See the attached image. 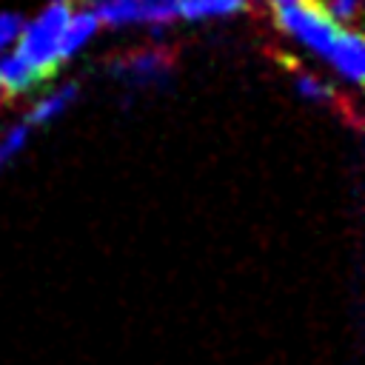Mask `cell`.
I'll use <instances>...</instances> for the list:
<instances>
[{
    "label": "cell",
    "instance_id": "ba28073f",
    "mask_svg": "<svg viewBox=\"0 0 365 365\" xmlns=\"http://www.w3.org/2000/svg\"><path fill=\"white\" fill-rule=\"evenodd\" d=\"M74 97H77V86H74V83H68V86H63V88H57V91L43 94V97L31 106V111H29V117H26V125L31 128V125L51 123L54 117H60V114L71 106Z\"/></svg>",
    "mask_w": 365,
    "mask_h": 365
},
{
    "label": "cell",
    "instance_id": "8992f818",
    "mask_svg": "<svg viewBox=\"0 0 365 365\" xmlns=\"http://www.w3.org/2000/svg\"><path fill=\"white\" fill-rule=\"evenodd\" d=\"M46 80L29 68L17 54H6L0 57V94L6 100H17V97H26L31 91H37Z\"/></svg>",
    "mask_w": 365,
    "mask_h": 365
},
{
    "label": "cell",
    "instance_id": "4fadbf2b",
    "mask_svg": "<svg viewBox=\"0 0 365 365\" xmlns=\"http://www.w3.org/2000/svg\"><path fill=\"white\" fill-rule=\"evenodd\" d=\"M60 3H68V0H60Z\"/></svg>",
    "mask_w": 365,
    "mask_h": 365
},
{
    "label": "cell",
    "instance_id": "7a4b0ae2",
    "mask_svg": "<svg viewBox=\"0 0 365 365\" xmlns=\"http://www.w3.org/2000/svg\"><path fill=\"white\" fill-rule=\"evenodd\" d=\"M274 23L322 57H328L334 40L339 34V26L331 20V14L317 0H299L285 9H274Z\"/></svg>",
    "mask_w": 365,
    "mask_h": 365
},
{
    "label": "cell",
    "instance_id": "30bf717a",
    "mask_svg": "<svg viewBox=\"0 0 365 365\" xmlns=\"http://www.w3.org/2000/svg\"><path fill=\"white\" fill-rule=\"evenodd\" d=\"M26 140H29V125H26V123L11 125V128L0 137V168H6V165L23 151Z\"/></svg>",
    "mask_w": 365,
    "mask_h": 365
},
{
    "label": "cell",
    "instance_id": "9c48e42d",
    "mask_svg": "<svg viewBox=\"0 0 365 365\" xmlns=\"http://www.w3.org/2000/svg\"><path fill=\"white\" fill-rule=\"evenodd\" d=\"M174 3H177V14H182L185 20L225 17V14L245 11L251 6V0H174Z\"/></svg>",
    "mask_w": 365,
    "mask_h": 365
},
{
    "label": "cell",
    "instance_id": "5b68a950",
    "mask_svg": "<svg viewBox=\"0 0 365 365\" xmlns=\"http://www.w3.org/2000/svg\"><path fill=\"white\" fill-rule=\"evenodd\" d=\"M328 60L342 74V80H348L356 88L362 83V74H365V43H362L359 29H345L342 26L331 51H328Z\"/></svg>",
    "mask_w": 365,
    "mask_h": 365
},
{
    "label": "cell",
    "instance_id": "277c9868",
    "mask_svg": "<svg viewBox=\"0 0 365 365\" xmlns=\"http://www.w3.org/2000/svg\"><path fill=\"white\" fill-rule=\"evenodd\" d=\"M100 23L128 26V23H168L177 14L174 0H106L91 9Z\"/></svg>",
    "mask_w": 365,
    "mask_h": 365
},
{
    "label": "cell",
    "instance_id": "6da1fadb",
    "mask_svg": "<svg viewBox=\"0 0 365 365\" xmlns=\"http://www.w3.org/2000/svg\"><path fill=\"white\" fill-rule=\"evenodd\" d=\"M68 14H71V6L54 0L46 11H40L37 20L23 26V31L17 37V51L14 54L29 68H34L43 80H48L57 71V66L63 63L60 40H63V29L68 23Z\"/></svg>",
    "mask_w": 365,
    "mask_h": 365
},
{
    "label": "cell",
    "instance_id": "8fae6325",
    "mask_svg": "<svg viewBox=\"0 0 365 365\" xmlns=\"http://www.w3.org/2000/svg\"><path fill=\"white\" fill-rule=\"evenodd\" d=\"M23 31V17L17 14H0V48H6L9 43H14Z\"/></svg>",
    "mask_w": 365,
    "mask_h": 365
},
{
    "label": "cell",
    "instance_id": "7c38bea8",
    "mask_svg": "<svg viewBox=\"0 0 365 365\" xmlns=\"http://www.w3.org/2000/svg\"><path fill=\"white\" fill-rule=\"evenodd\" d=\"M268 6H271V11L274 9H285V6H294V3H299V0H265Z\"/></svg>",
    "mask_w": 365,
    "mask_h": 365
},
{
    "label": "cell",
    "instance_id": "3957f363",
    "mask_svg": "<svg viewBox=\"0 0 365 365\" xmlns=\"http://www.w3.org/2000/svg\"><path fill=\"white\" fill-rule=\"evenodd\" d=\"M174 63H177L174 48L151 46V48H137V51L120 54L111 63V74L120 80H128L134 86H145V83H160L163 77H168Z\"/></svg>",
    "mask_w": 365,
    "mask_h": 365
},
{
    "label": "cell",
    "instance_id": "52a82bcc",
    "mask_svg": "<svg viewBox=\"0 0 365 365\" xmlns=\"http://www.w3.org/2000/svg\"><path fill=\"white\" fill-rule=\"evenodd\" d=\"M97 26H100V20H97V14H94L91 9L71 11V14H68V23H66V29H63V40H60V54H63V60L71 57V54H77V51L86 46V40H91V34L97 31Z\"/></svg>",
    "mask_w": 365,
    "mask_h": 365
}]
</instances>
